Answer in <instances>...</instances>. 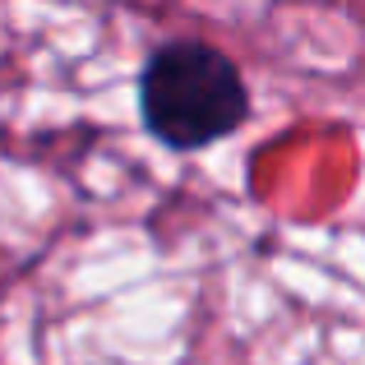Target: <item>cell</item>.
<instances>
[{
	"mask_svg": "<svg viewBox=\"0 0 365 365\" xmlns=\"http://www.w3.org/2000/svg\"><path fill=\"white\" fill-rule=\"evenodd\" d=\"M139 120L167 148L199 153L250 120V83L213 42L167 37L143 56Z\"/></svg>",
	"mask_w": 365,
	"mask_h": 365,
	"instance_id": "1",
	"label": "cell"
}]
</instances>
